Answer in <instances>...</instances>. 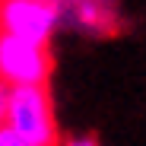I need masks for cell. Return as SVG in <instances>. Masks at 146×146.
Masks as SVG:
<instances>
[{
  "instance_id": "1",
  "label": "cell",
  "mask_w": 146,
  "mask_h": 146,
  "mask_svg": "<svg viewBox=\"0 0 146 146\" xmlns=\"http://www.w3.org/2000/svg\"><path fill=\"white\" fill-rule=\"evenodd\" d=\"M3 124L29 146H57V124L44 86H16L7 99Z\"/></svg>"
},
{
  "instance_id": "2",
  "label": "cell",
  "mask_w": 146,
  "mask_h": 146,
  "mask_svg": "<svg viewBox=\"0 0 146 146\" xmlns=\"http://www.w3.org/2000/svg\"><path fill=\"white\" fill-rule=\"evenodd\" d=\"M54 0H0V32L26 41L32 48H44L57 26Z\"/></svg>"
},
{
  "instance_id": "3",
  "label": "cell",
  "mask_w": 146,
  "mask_h": 146,
  "mask_svg": "<svg viewBox=\"0 0 146 146\" xmlns=\"http://www.w3.org/2000/svg\"><path fill=\"white\" fill-rule=\"evenodd\" d=\"M48 73H51V57L44 54V48H32L0 32V83H7L10 89L44 86Z\"/></svg>"
},
{
  "instance_id": "4",
  "label": "cell",
  "mask_w": 146,
  "mask_h": 146,
  "mask_svg": "<svg viewBox=\"0 0 146 146\" xmlns=\"http://www.w3.org/2000/svg\"><path fill=\"white\" fill-rule=\"evenodd\" d=\"M0 146H29V143H26V140H19V137L3 124V127H0Z\"/></svg>"
},
{
  "instance_id": "5",
  "label": "cell",
  "mask_w": 146,
  "mask_h": 146,
  "mask_svg": "<svg viewBox=\"0 0 146 146\" xmlns=\"http://www.w3.org/2000/svg\"><path fill=\"white\" fill-rule=\"evenodd\" d=\"M7 99H10V86L0 83V127H3V121H7Z\"/></svg>"
},
{
  "instance_id": "6",
  "label": "cell",
  "mask_w": 146,
  "mask_h": 146,
  "mask_svg": "<svg viewBox=\"0 0 146 146\" xmlns=\"http://www.w3.org/2000/svg\"><path fill=\"white\" fill-rule=\"evenodd\" d=\"M64 146H99V140H95V137H73V140H67Z\"/></svg>"
}]
</instances>
